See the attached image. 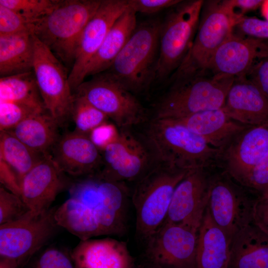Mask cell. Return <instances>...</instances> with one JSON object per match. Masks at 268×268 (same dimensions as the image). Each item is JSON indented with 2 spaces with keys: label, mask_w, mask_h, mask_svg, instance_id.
I'll return each mask as SVG.
<instances>
[{
  "label": "cell",
  "mask_w": 268,
  "mask_h": 268,
  "mask_svg": "<svg viewBox=\"0 0 268 268\" xmlns=\"http://www.w3.org/2000/svg\"><path fill=\"white\" fill-rule=\"evenodd\" d=\"M100 178L98 201L94 211L102 235H122L126 227L128 189L125 183Z\"/></svg>",
  "instance_id": "obj_23"
},
{
  "label": "cell",
  "mask_w": 268,
  "mask_h": 268,
  "mask_svg": "<svg viewBox=\"0 0 268 268\" xmlns=\"http://www.w3.org/2000/svg\"><path fill=\"white\" fill-rule=\"evenodd\" d=\"M0 101L45 108L33 71L0 77Z\"/></svg>",
  "instance_id": "obj_31"
},
{
  "label": "cell",
  "mask_w": 268,
  "mask_h": 268,
  "mask_svg": "<svg viewBox=\"0 0 268 268\" xmlns=\"http://www.w3.org/2000/svg\"><path fill=\"white\" fill-rule=\"evenodd\" d=\"M30 268H75L70 255L56 247L42 252Z\"/></svg>",
  "instance_id": "obj_37"
},
{
  "label": "cell",
  "mask_w": 268,
  "mask_h": 268,
  "mask_svg": "<svg viewBox=\"0 0 268 268\" xmlns=\"http://www.w3.org/2000/svg\"><path fill=\"white\" fill-rule=\"evenodd\" d=\"M268 153V121L248 126L221 151L218 167L241 184Z\"/></svg>",
  "instance_id": "obj_16"
},
{
  "label": "cell",
  "mask_w": 268,
  "mask_h": 268,
  "mask_svg": "<svg viewBox=\"0 0 268 268\" xmlns=\"http://www.w3.org/2000/svg\"><path fill=\"white\" fill-rule=\"evenodd\" d=\"M137 25L136 13L129 7L113 23L89 62L85 78L107 70L129 40Z\"/></svg>",
  "instance_id": "obj_25"
},
{
  "label": "cell",
  "mask_w": 268,
  "mask_h": 268,
  "mask_svg": "<svg viewBox=\"0 0 268 268\" xmlns=\"http://www.w3.org/2000/svg\"><path fill=\"white\" fill-rule=\"evenodd\" d=\"M63 173L51 154H47L22 178L21 198L30 210L49 209L66 185Z\"/></svg>",
  "instance_id": "obj_19"
},
{
  "label": "cell",
  "mask_w": 268,
  "mask_h": 268,
  "mask_svg": "<svg viewBox=\"0 0 268 268\" xmlns=\"http://www.w3.org/2000/svg\"><path fill=\"white\" fill-rule=\"evenodd\" d=\"M253 222L268 235V194L258 197L254 207Z\"/></svg>",
  "instance_id": "obj_44"
},
{
  "label": "cell",
  "mask_w": 268,
  "mask_h": 268,
  "mask_svg": "<svg viewBox=\"0 0 268 268\" xmlns=\"http://www.w3.org/2000/svg\"><path fill=\"white\" fill-rule=\"evenodd\" d=\"M59 0H0V4L21 15L30 23L51 12Z\"/></svg>",
  "instance_id": "obj_33"
},
{
  "label": "cell",
  "mask_w": 268,
  "mask_h": 268,
  "mask_svg": "<svg viewBox=\"0 0 268 268\" xmlns=\"http://www.w3.org/2000/svg\"><path fill=\"white\" fill-rule=\"evenodd\" d=\"M241 17L234 12L229 0L204 1L192 45L170 81L206 72L212 57L232 34Z\"/></svg>",
  "instance_id": "obj_6"
},
{
  "label": "cell",
  "mask_w": 268,
  "mask_h": 268,
  "mask_svg": "<svg viewBox=\"0 0 268 268\" xmlns=\"http://www.w3.org/2000/svg\"><path fill=\"white\" fill-rule=\"evenodd\" d=\"M33 71L45 108L61 126L70 117L74 98L68 75L53 53L33 35Z\"/></svg>",
  "instance_id": "obj_12"
},
{
  "label": "cell",
  "mask_w": 268,
  "mask_h": 268,
  "mask_svg": "<svg viewBox=\"0 0 268 268\" xmlns=\"http://www.w3.org/2000/svg\"><path fill=\"white\" fill-rule=\"evenodd\" d=\"M234 12L240 17L248 11L253 10L261 6L262 0H229Z\"/></svg>",
  "instance_id": "obj_45"
},
{
  "label": "cell",
  "mask_w": 268,
  "mask_h": 268,
  "mask_svg": "<svg viewBox=\"0 0 268 268\" xmlns=\"http://www.w3.org/2000/svg\"><path fill=\"white\" fill-rule=\"evenodd\" d=\"M241 185L259 197L268 194V153L251 170Z\"/></svg>",
  "instance_id": "obj_36"
},
{
  "label": "cell",
  "mask_w": 268,
  "mask_h": 268,
  "mask_svg": "<svg viewBox=\"0 0 268 268\" xmlns=\"http://www.w3.org/2000/svg\"><path fill=\"white\" fill-rule=\"evenodd\" d=\"M70 117L74 125V131L86 135L95 128L108 122L109 118L82 97L73 93Z\"/></svg>",
  "instance_id": "obj_32"
},
{
  "label": "cell",
  "mask_w": 268,
  "mask_h": 268,
  "mask_svg": "<svg viewBox=\"0 0 268 268\" xmlns=\"http://www.w3.org/2000/svg\"><path fill=\"white\" fill-rule=\"evenodd\" d=\"M222 109L230 118L247 126L268 121V99L247 76L235 77Z\"/></svg>",
  "instance_id": "obj_20"
},
{
  "label": "cell",
  "mask_w": 268,
  "mask_h": 268,
  "mask_svg": "<svg viewBox=\"0 0 268 268\" xmlns=\"http://www.w3.org/2000/svg\"><path fill=\"white\" fill-rule=\"evenodd\" d=\"M213 168L190 170L176 186L164 222L198 232L207 206Z\"/></svg>",
  "instance_id": "obj_14"
},
{
  "label": "cell",
  "mask_w": 268,
  "mask_h": 268,
  "mask_svg": "<svg viewBox=\"0 0 268 268\" xmlns=\"http://www.w3.org/2000/svg\"><path fill=\"white\" fill-rule=\"evenodd\" d=\"M234 78L206 72L173 80L155 104L153 119H176L222 108Z\"/></svg>",
  "instance_id": "obj_4"
},
{
  "label": "cell",
  "mask_w": 268,
  "mask_h": 268,
  "mask_svg": "<svg viewBox=\"0 0 268 268\" xmlns=\"http://www.w3.org/2000/svg\"><path fill=\"white\" fill-rule=\"evenodd\" d=\"M75 268H134L126 243L111 238L80 240L70 254Z\"/></svg>",
  "instance_id": "obj_21"
},
{
  "label": "cell",
  "mask_w": 268,
  "mask_h": 268,
  "mask_svg": "<svg viewBox=\"0 0 268 268\" xmlns=\"http://www.w3.org/2000/svg\"><path fill=\"white\" fill-rule=\"evenodd\" d=\"M128 7V0H101L98 9L81 35L68 74L73 93L84 81L87 65L99 49L111 26Z\"/></svg>",
  "instance_id": "obj_15"
},
{
  "label": "cell",
  "mask_w": 268,
  "mask_h": 268,
  "mask_svg": "<svg viewBox=\"0 0 268 268\" xmlns=\"http://www.w3.org/2000/svg\"><path fill=\"white\" fill-rule=\"evenodd\" d=\"M30 24L15 11L0 4V36L31 32Z\"/></svg>",
  "instance_id": "obj_38"
},
{
  "label": "cell",
  "mask_w": 268,
  "mask_h": 268,
  "mask_svg": "<svg viewBox=\"0 0 268 268\" xmlns=\"http://www.w3.org/2000/svg\"><path fill=\"white\" fill-rule=\"evenodd\" d=\"M56 208L30 210L15 221L0 225V257L15 260L20 268L24 266L59 227L54 217Z\"/></svg>",
  "instance_id": "obj_11"
},
{
  "label": "cell",
  "mask_w": 268,
  "mask_h": 268,
  "mask_svg": "<svg viewBox=\"0 0 268 268\" xmlns=\"http://www.w3.org/2000/svg\"><path fill=\"white\" fill-rule=\"evenodd\" d=\"M198 232L164 222L147 239L151 264L162 268H195Z\"/></svg>",
  "instance_id": "obj_13"
},
{
  "label": "cell",
  "mask_w": 268,
  "mask_h": 268,
  "mask_svg": "<svg viewBox=\"0 0 268 268\" xmlns=\"http://www.w3.org/2000/svg\"><path fill=\"white\" fill-rule=\"evenodd\" d=\"M173 120L184 125L221 151L234 137L248 127L230 118L222 108L201 111Z\"/></svg>",
  "instance_id": "obj_22"
},
{
  "label": "cell",
  "mask_w": 268,
  "mask_h": 268,
  "mask_svg": "<svg viewBox=\"0 0 268 268\" xmlns=\"http://www.w3.org/2000/svg\"><path fill=\"white\" fill-rule=\"evenodd\" d=\"M73 93L105 114L119 129H129L148 121L146 110L134 94L105 72L84 81Z\"/></svg>",
  "instance_id": "obj_9"
},
{
  "label": "cell",
  "mask_w": 268,
  "mask_h": 268,
  "mask_svg": "<svg viewBox=\"0 0 268 268\" xmlns=\"http://www.w3.org/2000/svg\"><path fill=\"white\" fill-rule=\"evenodd\" d=\"M160 24L157 19L137 24L125 47L104 71L134 94L146 92L155 82Z\"/></svg>",
  "instance_id": "obj_2"
},
{
  "label": "cell",
  "mask_w": 268,
  "mask_h": 268,
  "mask_svg": "<svg viewBox=\"0 0 268 268\" xmlns=\"http://www.w3.org/2000/svg\"><path fill=\"white\" fill-rule=\"evenodd\" d=\"M233 33L260 39H268V21L243 16L236 23Z\"/></svg>",
  "instance_id": "obj_39"
},
{
  "label": "cell",
  "mask_w": 268,
  "mask_h": 268,
  "mask_svg": "<svg viewBox=\"0 0 268 268\" xmlns=\"http://www.w3.org/2000/svg\"><path fill=\"white\" fill-rule=\"evenodd\" d=\"M46 155L34 151L9 132H0V161L14 171L21 181Z\"/></svg>",
  "instance_id": "obj_30"
},
{
  "label": "cell",
  "mask_w": 268,
  "mask_h": 268,
  "mask_svg": "<svg viewBox=\"0 0 268 268\" xmlns=\"http://www.w3.org/2000/svg\"><path fill=\"white\" fill-rule=\"evenodd\" d=\"M261 11L263 16L268 21V0H264L261 6Z\"/></svg>",
  "instance_id": "obj_47"
},
{
  "label": "cell",
  "mask_w": 268,
  "mask_h": 268,
  "mask_svg": "<svg viewBox=\"0 0 268 268\" xmlns=\"http://www.w3.org/2000/svg\"><path fill=\"white\" fill-rule=\"evenodd\" d=\"M157 161L192 170L217 167L221 151L171 119H153L143 135Z\"/></svg>",
  "instance_id": "obj_1"
},
{
  "label": "cell",
  "mask_w": 268,
  "mask_h": 268,
  "mask_svg": "<svg viewBox=\"0 0 268 268\" xmlns=\"http://www.w3.org/2000/svg\"><path fill=\"white\" fill-rule=\"evenodd\" d=\"M228 268H268V235L254 222L233 237Z\"/></svg>",
  "instance_id": "obj_24"
},
{
  "label": "cell",
  "mask_w": 268,
  "mask_h": 268,
  "mask_svg": "<svg viewBox=\"0 0 268 268\" xmlns=\"http://www.w3.org/2000/svg\"><path fill=\"white\" fill-rule=\"evenodd\" d=\"M101 0H59L51 12L30 24V31L57 58L72 66L81 35Z\"/></svg>",
  "instance_id": "obj_3"
},
{
  "label": "cell",
  "mask_w": 268,
  "mask_h": 268,
  "mask_svg": "<svg viewBox=\"0 0 268 268\" xmlns=\"http://www.w3.org/2000/svg\"><path fill=\"white\" fill-rule=\"evenodd\" d=\"M202 0H181L161 21L159 57L155 81L171 77L188 54L198 30Z\"/></svg>",
  "instance_id": "obj_8"
},
{
  "label": "cell",
  "mask_w": 268,
  "mask_h": 268,
  "mask_svg": "<svg viewBox=\"0 0 268 268\" xmlns=\"http://www.w3.org/2000/svg\"><path fill=\"white\" fill-rule=\"evenodd\" d=\"M0 268H20V267L15 260L0 257Z\"/></svg>",
  "instance_id": "obj_46"
},
{
  "label": "cell",
  "mask_w": 268,
  "mask_h": 268,
  "mask_svg": "<svg viewBox=\"0 0 268 268\" xmlns=\"http://www.w3.org/2000/svg\"><path fill=\"white\" fill-rule=\"evenodd\" d=\"M1 186L8 191L21 197V181L16 173L0 161Z\"/></svg>",
  "instance_id": "obj_43"
},
{
  "label": "cell",
  "mask_w": 268,
  "mask_h": 268,
  "mask_svg": "<svg viewBox=\"0 0 268 268\" xmlns=\"http://www.w3.org/2000/svg\"><path fill=\"white\" fill-rule=\"evenodd\" d=\"M30 210L19 196L0 187V225L15 221Z\"/></svg>",
  "instance_id": "obj_35"
},
{
  "label": "cell",
  "mask_w": 268,
  "mask_h": 268,
  "mask_svg": "<svg viewBox=\"0 0 268 268\" xmlns=\"http://www.w3.org/2000/svg\"><path fill=\"white\" fill-rule=\"evenodd\" d=\"M45 110L15 102L0 101V132L9 131L27 118Z\"/></svg>",
  "instance_id": "obj_34"
},
{
  "label": "cell",
  "mask_w": 268,
  "mask_h": 268,
  "mask_svg": "<svg viewBox=\"0 0 268 268\" xmlns=\"http://www.w3.org/2000/svg\"><path fill=\"white\" fill-rule=\"evenodd\" d=\"M57 121L45 110L25 119L6 131L35 151L49 154L59 139Z\"/></svg>",
  "instance_id": "obj_27"
},
{
  "label": "cell",
  "mask_w": 268,
  "mask_h": 268,
  "mask_svg": "<svg viewBox=\"0 0 268 268\" xmlns=\"http://www.w3.org/2000/svg\"><path fill=\"white\" fill-rule=\"evenodd\" d=\"M181 0H128V7L137 12L154 14L171 8Z\"/></svg>",
  "instance_id": "obj_40"
},
{
  "label": "cell",
  "mask_w": 268,
  "mask_h": 268,
  "mask_svg": "<svg viewBox=\"0 0 268 268\" xmlns=\"http://www.w3.org/2000/svg\"><path fill=\"white\" fill-rule=\"evenodd\" d=\"M54 217L59 227L80 240L102 235L94 210L70 198L56 207Z\"/></svg>",
  "instance_id": "obj_29"
},
{
  "label": "cell",
  "mask_w": 268,
  "mask_h": 268,
  "mask_svg": "<svg viewBox=\"0 0 268 268\" xmlns=\"http://www.w3.org/2000/svg\"><path fill=\"white\" fill-rule=\"evenodd\" d=\"M33 60L31 32L0 36V77L33 71Z\"/></svg>",
  "instance_id": "obj_28"
},
{
  "label": "cell",
  "mask_w": 268,
  "mask_h": 268,
  "mask_svg": "<svg viewBox=\"0 0 268 268\" xmlns=\"http://www.w3.org/2000/svg\"><path fill=\"white\" fill-rule=\"evenodd\" d=\"M246 76L268 99V57L261 60Z\"/></svg>",
  "instance_id": "obj_42"
},
{
  "label": "cell",
  "mask_w": 268,
  "mask_h": 268,
  "mask_svg": "<svg viewBox=\"0 0 268 268\" xmlns=\"http://www.w3.org/2000/svg\"><path fill=\"white\" fill-rule=\"evenodd\" d=\"M149 268H162L159 267L158 266H155V265L151 264L150 267H149Z\"/></svg>",
  "instance_id": "obj_48"
},
{
  "label": "cell",
  "mask_w": 268,
  "mask_h": 268,
  "mask_svg": "<svg viewBox=\"0 0 268 268\" xmlns=\"http://www.w3.org/2000/svg\"><path fill=\"white\" fill-rule=\"evenodd\" d=\"M258 197L222 169H211L207 209L231 243L237 233L253 222Z\"/></svg>",
  "instance_id": "obj_7"
},
{
  "label": "cell",
  "mask_w": 268,
  "mask_h": 268,
  "mask_svg": "<svg viewBox=\"0 0 268 268\" xmlns=\"http://www.w3.org/2000/svg\"><path fill=\"white\" fill-rule=\"evenodd\" d=\"M118 131L114 125L107 122L94 129L88 136L101 152L106 145L114 140Z\"/></svg>",
  "instance_id": "obj_41"
},
{
  "label": "cell",
  "mask_w": 268,
  "mask_h": 268,
  "mask_svg": "<svg viewBox=\"0 0 268 268\" xmlns=\"http://www.w3.org/2000/svg\"><path fill=\"white\" fill-rule=\"evenodd\" d=\"M267 57L268 43L264 40L232 33L216 51L206 72L220 77L246 76Z\"/></svg>",
  "instance_id": "obj_17"
},
{
  "label": "cell",
  "mask_w": 268,
  "mask_h": 268,
  "mask_svg": "<svg viewBox=\"0 0 268 268\" xmlns=\"http://www.w3.org/2000/svg\"><path fill=\"white\" fill-rule=\"evenodd\" d=\"M51 155L63 173L73 176L94 175L103 165L99 149L88 135L75 131L60 135Z\"/></svg>",
  "instance_id": "obj_18"
},
{
  "label": "cell",
  "mask_w": 268,
  "mask_h": 268,
  "mask_svg": "<svg viewBox=\"0 0 268 268\" xmlns=\"http://www.w3.org/2000/svg\"><path fill=\"white\" fill-rule=\"evenodd\" d=\"M101 153L103 165L98 174L110 181H137L157 162L144 136H137L129 129H120Z\"/></svg>",
  "instance_id": "obj_10"
},
{
  "label": "cell",
  "mask_w": 268,
  "mask_h": 268,
  "mask_svg": "<svg viewBox=\"0 0 268 268\" xmlns=\"http://www.w3.org/2000/svg\"><path fill=\"white\" fill-rule=\"evenodd\" d=\"M190 170L158 161L137 181L132 201L140 237L146 240L164 222L174 190Z\"/></svg>",
  "instance_id": "obj_5"
},
{
  "label": "cell",
  "mask_w": 268,
  "mask_h": 268,
  "mask_svg": "<svg viewBox=\"0 0 268 268\" xmlns=\"http://www.w3.org/2000/svg\"><path fill=\"white\" fill-rule=\"evenodd\" d=\"M231 243L207 209L198 233L195 268H228Z\"/></svg>",
  "instance_id": "obj_26"
}]
</instances>
